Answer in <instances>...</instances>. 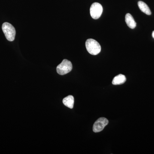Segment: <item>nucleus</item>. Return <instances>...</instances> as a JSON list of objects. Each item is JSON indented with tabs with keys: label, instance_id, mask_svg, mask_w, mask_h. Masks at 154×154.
Instances as JSON below:
<instances>
[{
	"label": "nucleus",
	"instance_id": "8",
	"mask_svg": "<svg viewBox=\"0 0 154 154\" xmlns=\"http://www.w3.org/2000/svg\"><path fill=\"white\" fill-rule=\"evenodd\" d=\"M126 81V77L124 75L119 74L114 77L112 81L113 85H120L124 84Z\"/></svg>",
	"mask_w": 154,
	"mask_h": 154
},
{
	"label": "nucleus",
	"instance_id": "5",
	"mask_svg": "<svg viewBox=\"0 0 154 154\" xmlns=\"http://www.w3.org/2000/svg\"><path fill=\"white\" fill-rule=\"evenodd\" d=\"M109 121L107 119L104 117H101L97 119L93 126V131L95 133L100 132L104 129L107 124Z\"/></svg>",
	"mask_w": 154,
	"mask_h": 154
},
{
	"label": "nucleus",
	"instance_id": "7",
	"mask_svg": "<svg viewBox=\"0 0 154 154\" xmlns=\"http://www.w3.org/2000/svg\"><path fill=\"white\" fill-rule=\"evenodd\" d=\"M125 22L127 25L131 29H134L136 26V23L134 21L133 17L130 14H126L125 17Z\"/></svg>",
	"mask_w": 154,
	"mask_h": 154
},
{
	"label": "nucleus",
	"instance_id": "4",
	"mask_svg": "<svg viewBox=\"0 0 154 154\" xmlns=\"http://www.w3.org/2000/svg\"><path fill=\"white\" fill-rule=\"evenodd\" d=\"M103 12L102 5L98 3L92 4L90 8V14L91 17L94 19H99Z\"/></svg>",
	"mask_w": 154,
	"mask_h": 154
},
{
	"label": "nucleus",
	"instance_id": "9",
	"mask_svg": "<svg viewBox=\"0 0 154 154\" xmlns=\"http://www.w3.org/2000/svg\"><path fill=\"white\" fill-rule=\"evenodd\" d=\"M138 5L140 9L143 13L148 15H150L151 14V12L149 8L145 3L142 1H139L138 2Z\"/></svg>",
	"mask_w": 154,
	"mask_h": 154
},
{
	"label": "nucleus",
	"instance_id": "6",
	"mask_svg": "<svg viewBox=\"0 0 154 154\" xmlns=\"http://www.w3.org/2000/svg\"><path fill=\"white\" fill-rule=\"evenodd\" d=\"M64 105L69 108L72 109L74 104V98L72 95H69L64 98L63 100Z\"/></svg>",
	"mask_w": 154,
	"mask_h": 154
},
{
	"label": "nucleus",
	"instance_id": "10",
	"mask_svg": "<svg viewBox=\"0 0 154 154\" xmlns=\"http://www.w3.org/2000/svg\"><path fill=\"white\" fill-rule=\"evenodd\" d=\"M152 36L153 38H154V31H153L152 33Z\"/></svg>",
	"mask_w": 154,
	"mask_h": 154
},
{
	"label": "nucleus",
	"instance_id": "2",
	"mask_svg": "<svg viewBox=\"0 0 154 154\" xmlns=\"http://www.w3.org/2000/svg\"><path fill=\"white\" fill-rule=\"evenodd\" d=\"M2 29L6 38L10 42L14 41L16 32L14 26L10 23L5 22L2 25Z\"/></svg>",
	"mask_w": 154,
	"mask_h": 154
},
{
	"label": "nucleus",
	"instance_id": "1",
	"mask_svg": "<svg viewBox=\"0 0 154 154\" xmlns=\"http://www.w3.org/2000/svg\"><path fill=\"white\" fill-rule=\"evenodd\" d=\"M86 47L90 54L96 55L101 51V47L98 42L93 38H89L86 42Z\"/></svg>",
	"mask_w": 154,
	"mask_h": 154
},
{
	"label": "nucleus",
	"instance_id": "3",
	"mask_svg": "<svg viewBox=\"0 0 154 154\" xmlns=\"http://www.w3.org/2000/svg\"><path fill=\"white\" fill-rule=\"evenodd\" d=\"M72 69V65L70 61L66 59L63 60L61 63L57 66V72L60 75H64L71 71Z\"/></svg>",
	"mask_w": 154,
	"mask_h": 154
}]
</instances>
